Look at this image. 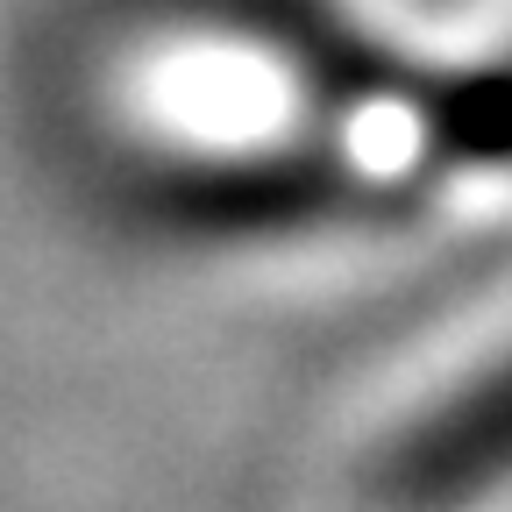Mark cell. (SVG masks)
I'll use <instances>...</instances> for the list:
<instances>
[{"instance_id": "cell-1", "label": "cell", "mask_w": 512, "mask_h": 512, "mask_svg": "<svg viewBox=\"0 0 512 512\" xmlns=\"http://www.w3.org/2000/svg\"><path fill=\"white\" fill-rule=\"evenodd\" d=\"M441 477H477V470H498V463H512V370L491 384V392L470 406V420L463 427H448L441 441H434V456H427Z\"/></svg>"}]
</instances>
